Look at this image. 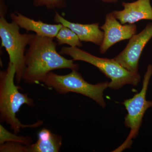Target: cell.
<instances>
[{
	"label": "cell",
	"mask_w": 152,
	"mask_h": 152,
	"mask_svg": "<svg viewBox=\"0 0 152 152\" xmlns=\"http://www.w3.org/2000/svg\"><path fill=\"white\" fill-rule=\"evenodd\" d=\"M100 28L104 32L103 40L99 48L102 54L105 53L117 43L130 39L137 32L136 25L122 24L116 18L113 12L106 15L104 23Z\"/></svg>",
	"instance_id": "ba28073f"
},
{
	"label": "cell",
	"mask_w": 152,
	"mask_h": 152,
	"mask_svg": "<svg viewBox=\"0 0 152 152\" xmlns=\"http://www.w3.org/2000/svg\"><path fill=\"white\" fill-rule=\"evenodd\" d=\"M54 21L69 28L77 35L81 42H90L100 46L104 38V32L101 31L99 23L82 24L69 21L55 12Z\"/></svg>",
	"instance_id": "30bf717a"
},
{
	"label": "cell",
	"mask_w": 152,
	"mask_h": 152,
	"mask_svg": "<svg viewBox=\"0 0 152 152\" xmlns=\"http://www.w3.org/2000/svg\"><path fill=\"white\" fill-rule=\"evenodd\" d=\"M41 82L47 87L54 89L60 94L70 92L80 94L92 99L103 108L106 107L103 93L108 87L109 83L105 81L91 84L85 80L77 70H73L66 75H59L50 72Z\"/></svg>",
	"instance_id": "277c9868"
},
{
	"label": "cell",
	"mask_w": 152,
	"mask_h": 152,
	"mask_svg": "<svg viewBox=\"0 0 152 152\" xmlns=\"http://www.w3.org/2000/svg\"><path fill=\"white\" fill-rule=\"evenodd\" d=\"M54 38L35 34L26 53V69L23 80L30 84L41 82L50 72L59 69L78 70V64L68 59L57 50Z\"/></svg>",
	"instance_id": "6da1fadb"
},
{
	"label": "cell",
	"mask_w": 152,
	"mask_h": 152,
	"mask_svg": "<svg viewBox=\"0 0 152 152\" xmlns=\"http://www.w3.org/2000/svg\"><path fill=\"white\" fill-rule=\"evenodd\" d=\"M0 152H29V145L16 142H7L0 145Z\"/></svg>",
	"instance_id": "2e32d148"
},
{
	"label": "cell",
	"mask_w": 152,
	"mask_h": 152,
	"mask_svg": "<svg viewBox=\"0 0 152 152\" xmlns=\"http://www.w3.org/2000/svg\"><path fill=\"white\" fill-rule=\"evenodd\" d=\"M12 21L15 22L20 28L27 31H32L41 37L55 38L63 25L58 23L51 24L35 20L22 15L18 12L10 15Z\"/></svg>",
	"instance_id": "8fae6325"
},
{
	"label": "cell",
	"mask_w": 152,
	"mask_h": 152,
	"mask_svg": "<svg viewBox=\"0 0 152 152\" xmlns=\"http://www.w3.org/2000/svg\"><path fill=\"white\" fill-rule=\"evenodd\" d=\"M152 75V66L149 65L143 80L141 91L131 99L125 100L122 103L127 111L125 117L124 124L130 129L126 140L113 152H120L130 148L132 144V139L138 134L142 122L144 114L148 109L152 107V101H147L146 95L150 79Z\"/></svg>",
	"instance_id": "8992f818"
},
{
	"label": "cell",
	"mask_w": 152,
	"mask_h": 152,
	"mask_svg": "<svg viewBox=\"0 0 152 152\" xmlns=\"http://www.w3.org/2000/svg\"><path fill=\"white\" fill-rule=\"evenodd\" d=\"M62 145V138L46 128L41 129L38 134L35 143L29 145V152H59Z\"/></svg>",
	"instance_id": "7c38bea8"
},
{
	"label": "cell",
	"mask_w": 152,
	"mask_h": 152,
	"mask_svg": "<svg viewBox=\"0 0 152 152\" xmlns=\"http://www.w3.org/2000/svg\"><path fill=\"white\" fill-rule=\"evenodd\" d=\"M103 1L107 3H115L118 1V0H102Z\"/></svg>",
	"instance_id": "e0dca14e"
},
{
	"label": "cell",
	"mask_w": 152,
	"mask_h": 152,
	"mask_svg": "<svg viewBox=\"0 0 152 152\" xmlns=\"http://www.w3.org/2000/svg\"><path fill=\"white\" fill-rule=\"evenodd\" d=\"M36 7H45L48 10L64 9L66 7V0H33Z\"/></svg>",
	"instance_id": "9a60e30c"
},
{
	"label": "cell",
	"mask_w": 152,
	"mask_h": 152,
	"mask_svg": "<svg viewBox=\"0 0 152 152\" xmlns=\"http://www.w3.org/2000/svg\"><path fill=\"white\" fill-rule=\"evenodd\" d=\"M6 14L0 13V38L1 46L5 48L10 61L15 69V80L20 83L23 80L26 65V53L35 34H22L20 27L15 22L7 21Z\"/></svg>",
	"instance_id": "5b68a950"
},
{
	"label": "cell",
	"mask_w": 152,
	"mask_h": 152,
	"mask_svg": "<svg viewBox=\"0 0 152 152\" xmlns=\"http://www.w3.org/2000/svg\"><path fill=\"white\" fill-rule=\"evenodd\" d=\"M7 142H16L26 145L32 144L33 139L31 137L18 135L16 134H13L8 131L1 124L0 125V145Z\"/></svg>",
	"instance_id": "5bb4252c"
},
{
	"label": "cell",
	"mask_w": 152,
	"mask_h": 152,
	"mask_svg": "<svg viewBox=\"0 0 152 152\" xmlns=\"http://www.w3.org/2000/svg\"><path fill=\"white\" fill-rule=\"evenodd\" d=\"M59 53L62 55L69 56L74 61H83L97 68L110 79L108 87L112 89H119L128 84L136 86L140 80L138 73H134L127 70L113 58L96 56L77 47H63Z\"/></svg>",
	"instance_id": "3957f363"
},
{
	"label": "cell",
	"mask_w": 152,
	"mask_h": 152,
	"mask_svg": "<svg viewBox=\"0 0 152 152\" xmlns=\"http://www.w3.org/2000/svg\"><path fill=\"white\" fill-rule=\"evenodd\" d=\"M124 10L112 12L122 24H134L141 20H152L151 0H137L131 3L123 2Z\"/></svg>",
	"instance_id": "9c48e42d"
},
{
	"label": "cell",
	"mask_w": 152,
	"mask_h": 152,
	"mask_svg": "<svg viewBox=\"0 0 152 152\" xmlns=\"http://www.w3.org/2000/svg\"><path fill=\"white\" fill-rule=\"evenodd\" d=\"M57 44L59 45H67L71 47L80 48L83 46L81 41L77 35L70 29L63 26L56 37Z\"/></svg>",
	"instance_id": "4fadbf2b"
},
{
	"label": "cell",
	"mask_w": 152,
	"mask_h": 152,
	"mask_svg": "<svg viewBox=\"0 0 152 152\" xmlns=\"http://www.w3.org/2000/svg\"><path fill=\"white\" fill-rule=\"evenodd\" d=\"M16 70L13 64L9 61L7 69L0 72V115L1 121L10 126L14 133L21 129H34L43 124L42 121L29 125L22 124L16 117L17 113L23 105L33 107L34 103L26 94L19 91V87L15 84Z\"/></svg>",
	"instance_id": "7a4b0ae2"
},
{
	"label": "cell",
	"mask_w": 152,
	"mask_h": 152,
	"mask_svg": "<svg viewBox=\"0 0 152 152\" xmlns=\"http://www.w3.org/2000/svg\"><path fill=\"white\" fill-rule=\"evenodd\" d=\"M152 38V22L148 24L140 32L133 36L125 48L113 59L127 70L137 73L140 57Z\"/></svg>",
	"instance_id": "52a82bcc"
}]
</instances>
